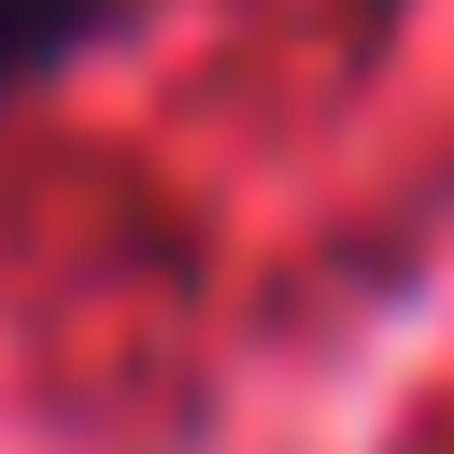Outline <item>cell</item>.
<instances>
[{
	"label": "cell",
	"instance_id": "1",
	"mask_svg": "<svg viewBox=\"0 0 454 454\" xmlns=\"http://www.w3.org/2000/svg\"><path fill=\"white\" fill-rule=\"evenodd\" d=\"M114 14H128V0H0V99L43 85V71H71Z\"/></svg>",
	"mask_w": 454,
	"mask_h": 454
}]
</instances>
